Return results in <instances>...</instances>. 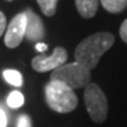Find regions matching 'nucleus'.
Returning <instances> with one entry per match:
<instances>
[{
  "label": "nucleus",
  "mask_w": 127,
  "mask_h": 127,
  "mask_svg": "<svg viewBox=\"0 0 127 127\" xmlns=\"http://www.w3.org/2000/svg\"><path fill=\"white\" fill-rule=\"evenodd\" d=\"M25 32H26V14L21 12L11 20L5 33V45L8 48L18 47L25 38Z\"/></svg>",
  "instance_id": "423d86ee"
},
{
  "label": "nucleus",
  "mask_w": 127,
  "mask_h": 127,
  "mask_svg": "<svg viewBox=\"0 0 127 127\" xmlns=\"http://www.w3.org/2000/svg\"><path fill=\"white\" fill-rule=\"evenodd\" d=\"M7 124V118H6V114L2 109L0 108V127H6Z\"/></svg>",
  "instance_id": "dca6fc26"
},
{
  "label": "nucleus",
  "mask_w": 127,
  "mask_h": 127,
  "mask_svg": "<svg viewBox=\"0 0 127 127\" xmlns=\"http://www.w3.org/2000/svg\"><path fill=\"white\" fill-rule=\"evenodd\" d=\"M67 60V51L64 47H55L51 55L40 54L33 58L32 67L34 71L45 73L48 71H54L55 68L63 66Z\"/></svg>",
  "instance_id": "39448f33"
},
{
  "label": "nucleus",
  "mask_w": 127,
  "mask_h": 127,
  "mask_svg": "<svg viewBox=\"0 0 127 127\" xmlns=\"http://www.w3.org/2000/svg\"><path fill=\"white\" fill-rule=\"evenodd\" d=\"M47 48H48V46L46 45V44H44V42H36L35 45V50L39 51V52H41V53H44L45 51H47Z\"/></svg>",
  "instance_id": "f3484780"
},
{
  "label": "nucleus",
  "mask_w": 127,
  "mask_h": 127,
  "mask_svg": "<svg viewBox=\"0 0 127 127\" xmlns=\"http://www.w3.org/2000/svg\"><path fill=\"white\" fill-rule=\"evenodd\" d=\"M6 30V17L5 14L0 11V36L2 35V33Z\"/></svg>",
  "instance_id": "2eb2a0df"
},
{
  "label": "nucleus",
  "mask_w": 127,
  "mask_h": 127,
  "mask_svg": "<svg viewBox=\"0 0 127 127\" xmlns=\"http://www.w3.org/2000/svg\"><path fill=\"white\" fill-rule=\"evenodd\" d=\"M17 127H32L31 118H30L28 115H26V114H21L18 118Z\"/></svg>",
  "instance_id": "ddd939ff"
},
{
  "label": "nucleus",
  "mask_w": 127,
  "mask_h": 127,
  "mask_svg": "<svg viewBox=\"0 0 127 127\" xmlns=\"http://www.w3.org/2000/svg\"><path fill=\"white\" fill-rule=\"evenodd\" d=\"M24 95L21 92L19 91H13L11 92L8 95V98H7V104L11 108H19V107H21L24 105Z\"/></svg>",
  "instance_id": "f8f14e48"
},
{
  "label": "nucleus",
  "mask_w": 127,
  "mask_h": 127,
  "mask_svg": "<svg viewBox=\"0 0 127 127\" xmlns=\"http://www.w3.org/2000/svg\"><path fill=\"white\" fill-rule=\"evenodd\" d=\"M100 2L109 13H120L127 7V0H100Z\"/></svg>",
  "instance_id": "1a4fd4ad"
},
{
  "label": "nucleus",
  "mask_w": 127,
  "mask_h": 127,
  "mask_svg": "<svg viewBox=\"0 0 127 127\" xmlns=\"http://www.w3.org/2000/svg\"><path fill=\"white\" fill-rule=\"evenodd\" d=\"M114 35L108 32H98L87 36L77 46L74 52L75 61L90 71L96 67L100 58L113 46Z\"/></svg>",
  "instance_id": "f257e3e1"
},
{
  "label": "nucleus",
  "mask_w": 127,
  "mask_h": 127,
  "mask_svg": "<svg viewBox=\"0 0 127 127\" xmlns=\"http://www.w3.org/2000/svg\"><path fill=\"white\" fill-rule=\"evenodd\" d=\"M84 99L86 109L92 120L95 124L104 123L107 118L108 105H107V98L102 90L96 84L90 82L85 87Z\"/></svg>",
  "instance_id": "20e7f679"
},
{
  "label": "nucleus",
  "mask_w": 127,
  "mask_h": 127,
  "mask_svg": "<svg viewBox=\"0 0 127 127\" xmlns=\"http://www.w3.org/2000/svg\"><path fill=\"white\" fill-rule=\"evenodd\" d=\"M51 80H58L64 82L72 90H78V88L86 87L90 84L91 71L77 61L71 64H64L63 66L52 71Z\"/></svg>",
  "instance_id": "7ed1b4c3"
},
{
  "label": "nucleus",
  "mask_w": 127,
  "mask_h": 127,
  "mask_svg": "<svg viewBox=\"0 0 127 127\" xmlns=\"http://www.w3.org/2000/svg\"><path fill=\"white\" fill-rule=\"evenodd\" d=\"M26 14V32L25 38L30 41H40L45 38V26L39 15L31 8L24 11Z\"/></svg>",
  "instance_id": "0eeeda50"
},
{
  "label": "nucleus",
  "mask_w": 127,
  "mask_h": 127,
  "mask_svg": "<svg viewBox=\"0 0 127 127\" xmlns=\"http://www.w3.org/2000/svg\"><path fill=\"white\" fill-rule=\"evenodd\" d=\"M36 1H38V5L40 7L41 12L45 14L46 17L54 15L59 0H36Z\"/></svg>",
  "instance_id": "9b49d317"
},
{
  "label": "nucleus",
  "mask_w": 127,
  "mask_h": 127,
  "mask_svg": "<svg viewBox=\"0 0 127 127\" xmlns=\"http://www.w3.org/2000/svg\"><path fill=\"white\" fill-rule=\"evenodd\" d=\"M78 12L82 18H93L98 11L99 0H75Z\"/></svg>",
  "instance_id": "6e6552de"
},
{
  "label": "nucleus",
  "mask_w": 127,
  "mask_h": 127,
  "mask_svg": "<svg viewBox=\"0 0 127 127\" xmlns=\"http://www.w3.org/2000/svg\"><path fill=\"white\" fill-rule=\"evenodd\" d=\"M2 77L12 86L20 87L23 85V75L17 69H5L2 72Z\"/></svg>",
  "instance_id": "9d476101"
},
{
  "label": "nucleus",
  "mask_w": 127,
  "mask_h": 127,
  "mask_svg": "<svg viewBox=\"0 0 127 127\" xmlns=\"http://www.w3.org/2000/svg\"><path fill=\"white\" fill-rule=\"evenodd\" d=\"M119 33H120V38L123 39V41H125V42L127 44V19L121 24Z\"/></svg>",
  "instance_id": "4468645a"
},
{
  "label": "nucleus",
  "mask_w": 127,
  "mask_h": 127,
  "mask_svg": "<svg viewBox=\"0 0 127 127\" xmlns=\"http://www.w3.org/2000/svg\"><path fill=\"white\" fill-rule=\"evenodd\" d=\"M45 100L48 107L58 113H69L78 106L74 90L58 80H50L46 84Z\"/></svg>",
  "instance_id": "f03ea898"
}]
</instances>
